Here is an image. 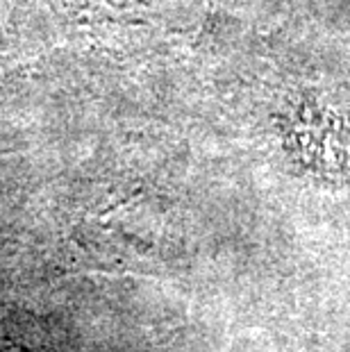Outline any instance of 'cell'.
<instances>
[{"mask_svg": "<svg viewBox=\"0 0 350 352\" xmlns=\"http://www.w3.org/2000/svg\"><path fill=\"white\" fill-rule=\"evenodd\" d=\"M0 352H57L48 346H36V343H19L12 339H0Z\"/></svg>", "mask_w": 350, "mask_h": 352, "instance_id": "cell-1", "label": "cell"}]
</instances>
